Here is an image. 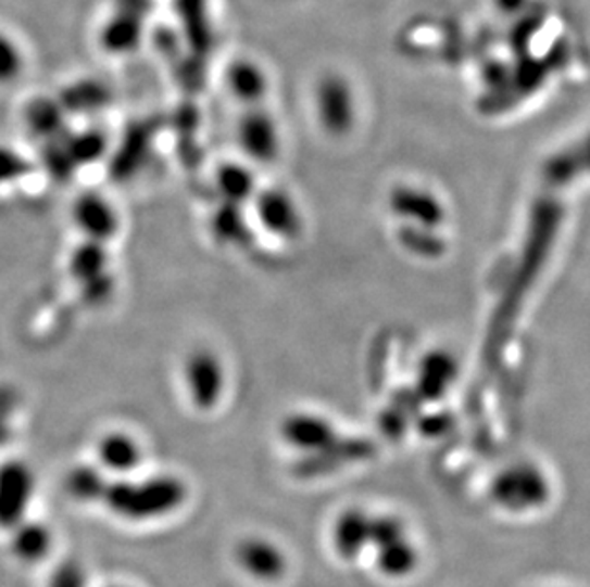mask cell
Here are the masks:
<instances>
[{
    "instance_id": "obj_13",
    "label": "cell",
    "mask_w": 590,
    "mask_h": 587,
    "mask_svg": "<svg viewBox=\"0 0 590 587\" xmlns=\"http://www.w3.org/2000/svg\"><path fill=\"white\" fill-rule=\"evenodd\" d=\"M373 533V519L367 518L362 511L352 509L344 515H340L335 526V548L340 557L354 559L362 553V549L371 544Z\"/></svg>"
},
{
    "instance_id": "obj_16",
    "label": "cell",
    "mask_w": 590,
    "mask_h": 587,
    "mask_svg": "<svg viewBox=\"0 0 590 587\" xmlns=\"http://www.w3.org/2000/svg\"><path fill=\"white\" fill-rule=\"evenodd\" d=\"M50 548H52V534L48 531V526L35 521H24L22 525L14 528L12 549L25 563H37L40 559H45Z\"/></svg>"
},
{
    "instance_id": "obj_19",
    "label": "cell",
    "mask_w": 590,
    "mask_h": 587,
    "mask_svg": "<svg viewBox=\"0 0 590 587\" xmlns=\"http://www.w3.org/2000/svg\"><path fill=\"white\" fill-rule=\"evenodd\" d=\"M48 587H87L83 566L77 561H65L55 569Z\"/></svg>"
},
{
    "instance_id": "obj_9",
    "label": "cell",
    "mask_w": 590,
    "mask_h": 587,
    "mask_svg": "<svg viewBox=\"0 0 590 587\" xmlns=\"http://www.w3.org/2000/svg\"><path fill=\"white\" fill-rule=\"evenodd\" d=\"M315 103H317V113L323 126L327 130L340 132V130H347L348 125L352 123V113H354L352 92L342 77H337V75L323 77L315 90Z\"/></svg>"
},
{
    "instance_id": "obj_8",
    "label": "cell",
    "mask_w": 590,
    "mask_h": 587,
    "mask_svg": "<svg viewBox=\"0 0 590 587\" xmlns=\"http://www.w3.org/2000/svg\"><path fill=\"white\" fill-rule=\"evenodd\" d=\"M96 458L102 470L130 475L142 465V443L128 431H108L96 443Z\"/></svg>"
},
{
    "instance_id": "obj_21",
    "label": "cell",
    "mask_w": 590,
    "mask_h": 587,
    "mask_svg": "<svg viewBox=\"0 0 590 587\" xmlns=\"http://www.w3.org/2000/svg\"><path fill=\"white\" fill-rule=\"evenodd\" d=\"M113 587H125V586H113Z\"/></svg>"
},
{
    "instance_id": "obj_3",
    "label": "cell",
    "mask_w": 590,
    "mask_h": 587,
    "mask_svg": "<svg viewBox=\"0 0 590 587\" xmlns=\"http://www.w3.org/2000/svg\"><path fill=\"white\" fill-rule=\"evenodd\" d=\"M35 494V473L24 460L0 463V528L14 531L25 521Z\"/></svg>"
},
{
    "instance_id": "obj_14",
    "label": "cell",
    "mask_w": 590,
    "mask_h": 587,
    "mask_svg": "<svg viewBox=\"0 0 590 587\" xmlns=\"http://www.w3.org/2000/svg\"><path fill=\"white\" fill-rule=\"evenodd\" d=\"M228 88L237 102L243 103L247 110L259 107L266 90L268 80L254 63H236L228 75Z\"/></svg>"
},
{
    "instance_id": "obj_11",
    "label": "cell",
    "mask_w": 590,
    "mask_h": 587,
    "mask_svg": "<svg viewBox=\"0 0 590 587\" xmlns=\"http://www.w3.org/2000/svg\"><path fill=\"white\" fill-rule=\"evenodd\" d=\"M237 561L244 571L259 579H277L284 576V551L276 544L262 538H247L237 546Z\"/></svg>"
},
{
    "instance_id": "obj_12",
    "label": "cell",
    "mask_w": 590,
    "mask_h": 587,
    "mask_svg": "<svg viewBox=\"0 0 590 587\" xmlns=\"http://www.w3.org/2000/svg\"><path fill=\"white\" fill-rule=\"evenodd\" d=\"M279 433L289 447L299 450H319L331 438V430L327 428V423L310 414L287 416Z\"/></svg>"
},
{
    "instance_id": "obj_10",
    "label": "cell",
    "mask_w": 590,
    "mask_h": 587,
    "mask_svg": "<svg viewBox=\"0 0 590 587\" xmlns=\"http://www.w3.org/2000/svg\"><path fill=\"white\" fill-rule=\"evenodd\" d=\"M214 191L218 193L222 203L243 204L252 203V199L259 193V178L252 173L251 166L247 163L228 161L222 163L213 174Z\"/></svg>"
},
{
    "instance_id": "obj_7",
    "label": "cell",
    "mask_w": 590,
    "mask_h": 587,
    "mask_svg": "<svg viewBox=\"0 0 590 587\" xmlns=\"http://www.w3.org/2000/svg\"><path fill=\"white\" fill-rule=\"evenodd\" d=\"M73 226L83 233L85 241L108 244L121 229L118 212L110 199L88 191L77 196L72 206Z\"/></svg>"
},
{
    "instance_id": "obj_4",
    "label": "cell",
    "mask_w": 590,
    "mask_h": 587,
    "mask_svg": "<svg viewBox=\"0 0 590 587\" xmlns=\"http://www.w3.org/2000/svg\"><path fill=\"white\" fill-rule=\"evenodd\" d=\"M237 145L249 163L274 165L281 150V136L274 117L262 107L244 111L237 125Z\"/></svg>"
},
{
    "instance_id": "obj_17",
    "label": "cell",
    "mask_w": 590,
    "mask_h": 587,
    "mask_svg": "<svg viewBox=\"0 0 590 587\" xmlns=\"http://www.w3.org/2000/svg\"><path fill=\"white\" fill-rule=\"evenodd\" d=\"M110 481L103 477V473L90 465H79L67 473L65 477V490L79 501L103 500V494L108 490Z\"/></svg>"
},
{
    "instance_id": "obj_1",
    "label": "cell",
    "mask_w": 590,
    "mask_h": 587,
    "mask_svg": "<svg viewBox=\"0 0 590 587\" xmlns=\"http://www.w3.org/2000/svg\"><path fill=\"white\" fill-rule=\"evenodd\" d=\"M188 488L184 481L173 475L130 481L121 478L108 485L103 494L105 506L128 521H150L165 518L186 501Z\"/></svg>"
},
{
    "instance_id": "obj_15",
    "label": "cell",
    "mask_w": 590,
    "mask_h": 587,
    "mask_svg": "<svg viewBox=\"0 0 590 587\" xmlns=\"http://www.w3.org/2000/svg\"><path fill=\"white\" fill-rule=\"evenodd\" d=\"M108 244L85 241L77 251L73 252L70 259V269L77 281L90 286L92 282L103 281L108 277Z\"/></svg>"
},
{
    "instance_id": "obj_2",
    "label": "cell",
    "mask_w": 590,
    "mask_h": 587,
    "mask_svg": "<svg viewBox=\"0 0 590 587\" xmlns=\"http://www.w3.org/2000/svg\"><path fill=\"white\" fill-rule=\"evenodd\" d=\"M181 387L193 410L214 412L228 393L226 362L211 347H196L181 365Z\"/></svg>"
},
{
    "instance_id": "obj_20",
    "label": "cell",
    "mask_w": 590,
    "mask_h": 587,
    "mask_svg": "<svg viewBox=\"0 0 590 587\" xmlns=\"http://www.w3.org/2000/svg\"><path fill=\"white\" fill-rule=\"evenodd\" d=\"M528 0H497V7L503 12H519Z\"/></svg>"
},
{
    "instance_id": "obj_6",
    "label": "cell",
    "mask_w": 590,
    "mask_h": 587,
    "mask_svg": "<svg viewBox=\"0 0 590 587\" xmlns=\"http://www.w3.org/2000/svg\"><path fill=\"white\" fill-rule=\"evenodd\" d=\"M371 546L378 549L377 561L380 571L390 578H403L415 571L418 551L413 541L403 534L402 526L393 521L373 519Z\"/></svg>"
},
{
    "instance_id": "obj_5",
    "label": "cell",
    "mask_w": 590,
    "mask_h": 587,
    "mask_svg": "<svg viewBox=\"0 0 590 587\" xmlns=\"http://www.w3.org/2000/svg\"><path fill=\"white\" fill-rule=\"evenodd\" d=\"M252 216L262 231L281 241H292L300 233V214L292 196L281 188H260L252 199Z\"/></svg>"
},
{
    "instance_id": "obj_18",
    "label": "cell",
    "mask_w": 590,
    "mask_h": 587,
    "mask_svg": "<svg viewBox=\"0 0 590 587\" xmlns=\"http://www.w3.org/2000/svg\"><path fill=\"white\" fill-rule=\"evenodd\" d=\"M24 69V58L20 48L4 35H0V85H9L20 77Z\"/></svg>"
}]
</instances>
